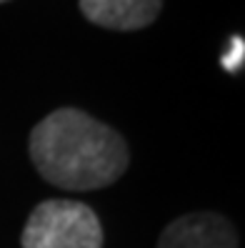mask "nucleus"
I'll return each mask as SVG.
<instances>
[{
    "instance_id": "nucleus-1",
    "label": "nucleus",
    "mask_w": 245,
    "mask_h": 248,
    "mask_svg": "<svg viewBox=\"0 0 245 248\" xmlns=\"http://www.w3.org/2000/svg\"><path fill=\"white\" fill-rule=\"evenodd\" d=\"M30 160L58 188L95 191L123 176L130 153L110 125L78 108H58L33 128Z\"/></svg>"
},
{
    "instance_id": "nucleus-2",
    "label": "nucleus",
    "mask_w": 245,
    "mask_h": 248,
    "mask_svg": "<svg viewBox=\"0 0 245 248\" xmlns=\"http://www.w3.org/2000/svg\"><path fill=\"white\" fill-rule=\"evenodd\" d=\"M20 243L23 248H103V228L90 206L50 198L35 206Z\"/></svg>"
},
{
    "instance_id": "nucleus-3",
    "label": "nucleus",
    "mask_w": 245,
    "mask_h": 248,
    "mask_svg": "<svg viewBox=\"0 0 245 248\" xmlns=\"http://www.w3.org/2000/svg\"><path fill=\"white\" fill-rule=\"evenodd\" d=\"M158 248H238V233L218 213H188L165 226Z\"/></svg>"
},
{
    "instance_id": "nucleus-4",
    "label": "nucleus",
    "mask_w": 245,
    "mask_h": 248,
    "mask_svg": "<svg viewBox=\"0 0 245 248\" xmlns=\"http://www.w3.org/2000/svg\"><path fill=\"white\" fill-rule=\"evenodd\" d=\"M163 0H80V13L108 31H140L155 23Z\"/></svg>"
},
{
    "instance_id": "nucleus-5",
    "label": "nucleus",
    "mask_w": 245,
    "mask_h": 248,
    "mask_svg": "<svg viewBox=\"0 0 245 248\" xmlns=\"http://www.w3.org/2000/svg\"><path fill=\"white\" fill-rule=\"evenodd\" d=\"M243 61H245V43H243V38H230V46H228V50L220 58L223 68L228 73H238L243 68Z\"/></svg>"
},
{
    "instance_id": "nucleus-6",
    "label": "nucleus",
    "mask_w": 245,
    "mask_h": 248,
    "mask_svg": "<svg viewBox=\"0 0 245 248\" xmlns=\"http://www.w3.org/2000/svg\"><path fill=\"white\" fill-rule=\"evenodd\" d=\"M0 3H8V0H0Z\"/></svg>"
}]
</instances>
